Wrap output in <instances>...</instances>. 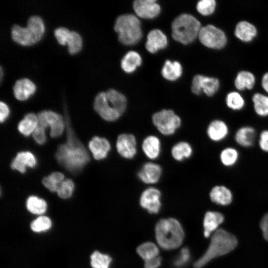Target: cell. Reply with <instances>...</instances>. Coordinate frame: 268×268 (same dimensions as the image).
<instances>
[{
	"instance_id": "cell-18",
	"label": "cell",
	"mask_w": 268,
	"mask_h": 268,
	"mask_svg": "<svg viewBox=\"0 0 268 268\" xmlns=\"http://www.w3.org/2000/svg\"><path fill=\"white\" fill-rule=\"evenodd\" d=\"M256 138V130L250 126L241 127L237 130L234 134L235 141L238 145L244 148L253 146Z\"/></svg>"
},
{
	"instance_id": "cell-32",
	"label": "cell",
	"mask_w": 268,
	"mask_h": 268,
	"mask_svg": "<svg viewBox=\"0 0 268 268\" xmlns=\"http://www.w3.org/2000/svg\"><path fill=\"white\" fill-rule=\"evenodd\" d=\"M255 78L254 75L248 71H241L239 72L235 80V85L236 88L240 90L245 89H252L255 84Z\"/></svg>"
},
{
	"instance_id": "cell-13",
	"label": "cell",
	"mask_w": 268,
	"mask_h": 268,
	"mask_svg": "<svg viewBox=\"0 0 268 268\" xmlns=\"http://www.w3.org/2000/svg\"><path fill=\"white\" fill-rule=\"evenodd\" d=\"M116 148L118 153L126 159H133L136 154V141L131 134H122L117 138Z\"/></svg>"
},
{
	"instance_id": "cell-47",
	"label": "cell",
	"mask_w": 268,
	"mask_h": 268,
	"mask_svg": "<svg viewBox=\"0 0 268 268\" xmlns=\"http://www.w3.org/2000/svg\"><path fill=\"white\" fill-rule=\"evenodd\" d=\"M161 263V258L159 256L144 261L145 268H158Z\"/></svg>"
},
{
	"instance_id": "cell-11",
	"label": "cell",
	"mask_w": 268,
	"mask_h": 268,
	"mask_svg": "<svg viewBox=\"0 0 268 268\" xmlns=\"http://www.w3.org/2000/svg\"><path fill=\"white\" fill-rule=\"evenodd\" d=\"M219 85L218 79L198 74L193 79L191 90L193 93L197 95L200 94L203 91L206 95L211 96L217 92Z\"/></svg>"
},
{
	"instance_id": "cell-44",
	"label": "cell",
	"mask_w": 268,
	"mask_h": 268,
	"mask_svg": "<svg viewBox=\"0 0 268 268\" xmlns=\"http://www.w3.org/2000/svg\"><path fill=\"white\" fill-rule=\"evenodd\" d=\"M34 140L39 144H44L46 140L45 129L39 125L32 134Z\"/></svg>"
},
{
	"instance_id": "cell-12",
	"label": "cell",
	"mask_w": 268,
	"mask_h": 268,
	"mask_svg": "<svg viewBox=\"0 0 268 268\" xmlns=\"http://www.w3.org/2000/svg\"><path fill=\"white\" fill-rule=\"evenodd\" d=\"M161 192L154 187L145 189L141 194L139 203L140 206L150 213H157L161 207Z\"/></svg>"
},
{
	"instance_id": "cell-43",
	"label": "cell",
	"mask_w": 268,
	"mask_h": 268,
	"mask_svg": "<svg viewBox=\"0 0 268 268\" xmlns=\"http://www.w3.org/2000/svg\"><path fill=\"white\" fill-rule=\"evenodd\" d=\"M70 33L67 28L61 27L55 30L54 35L59 44L64 46L67 45Z\"/></svg>"
},
{
	"instance_id": "cell-45",
	"label": "cell",
	"mask_w": 268,
	"mask_h": 268,
	"mask_svg": "<svg viewBox=\"0 0 268 268\" xmlns=\"http://www.w3.org/2000/svg\"><path fill=\"white\" fill-rule=\"evenodd\" d=\"M258 144L262 151L268 153V129L264 130L260 133Z\"/></svg>"
},
{
	"instance_id": "cell-5",
	"label": "cell",
	"mask_w": 268,
	"mask_h": 268,
	"mask_svg": "<svg viewBox=\"0 0 268 268\" xmlns=\"http://www.w3.org/2000/svg\"><path fill=\"white\" fill-rule=\"evenodd\" d=\"M45 25L39 16H31L28 20L27 26L14 25L11 30L12 40L16 43L29 46L36 44L42 38L45 32Z\"/></svg>"
},
{
	"instance_id": "cell-37",
	"label": "cell",
	"mask_w": 268,
	"mask_h": 268,
	"mask_svg": "<svg viewBox=\"0 0 268 268\" xmlns=\"http://www.w3.org/2000/svg\"><path fill=\"white\" fill-rule=\"evenodd\" d=\"M67 45L68 46V53L70 55L77 54L82 48L83 41L81 36L77 32L70 31Z\"/></svg>"
},
{
	"instance_id": "cell-49",
	"label": "cell",
	"mask_w": 268,
	"mask_h": 268,
	"mask_svg": "<svg viewBox=\"0 0 268 268\" xmlns=\"http://www.w3.org/2000/svg\"><path fill=\"white\" fill-rule=\"evenodd\" d=\"M262 85L265 91L268 93V72L264 75L262 78Z\"/></svg>"
},
{
	"instance_id": "cell-39",
	"label": "cell",
	"mask_w": 268,
	"mask_h": 268,
	"mask_svg": "<svg viewBox=\"0 0 268 268\" xmlns=\"http://www.w3.org/2000/svg\"><path fill=\"white\" fill-rule=\"evenodd\" d=\"M52 224V221L49 217L41 215L31 222L30 228L33 231L39 233L50 229Z\"/></svg>"
},
{
	"instance_id": "cell-36",
	"label": "cell",
	"mask_w": 268,
	"mask_h": 268,
	"mask_svg": "<svg viewBox=\"0 0 268 268\" xmlns=\"http://www.w3.org/2000/svg\"><path fill=\"white\" fill-rule=\"evenodd\" d=\"M112 258L108 255L94 251L90 256V264L92 268H109Z\"/></svg>"
},
{
	"instance_id": "cell-46",
	"label": "cell",
	"mask_w": 268,
	"mask_h": 268,
	"mask_svg": "<svg viewBox=\"0 0 268 268\" xmlns=\"http://www.w3.org/2000/svg\"><path fill=\"white\" fill-rule=\"evenodd\" d=\"M260 226L264 239L268 241V213L265 214L262 217Z\"/></svg>"
},
{
	"instance_id": "cell-15",
	"label": "cell",
	"mask_w": 268,
	"mask_h": 268,
	"mask_svg": "<svg viewBox=\"0 0 268 268\" xmlns=\"http://www.w3.org/2000/svg\"><path fill=\"white\" fill-rule=\"evenodd\" d=\"M229 128L228 124L221 119H215L211 121L206 129V134L208 138L214 142H220L228 136Z\"/></svg>"
},
{
	"instance_id": "cell-14",
	"label": "cell",
	"mask_w": 268,
	"mask_h": 268,
	"mask_svg": "<svg viewBox=\"0 0 268 268\" xmlns=\"http://www.w3.org/2000/svg\"><path fill=\"white\" fill-rule=\"evenodd\" d=\"M133 7L137 15L142 18H153L160 11V5L154 0H135Z\"/></svg>"
},
{
	"instance_id": "cell-42",
	"label": "cell",
	"mask_w": 268,
	"mask_h": 268,
	"mask_svg": "<svg viewBox=\"0 0 268 268\" xmlns=\"http://www.w3.org/2000/svg\"><path fill=\"white\" fill-rule=\"evenodd\" d=\"M191 254L187 248H183L174 261V266L178 268L185 266L190 261Z\"/></svg>"
},
{
	"instance_id": "cell-22",
	"label": "cell",
	"mask_w": 268,
	"mask_h": 268,
	"mask_svg": "<svg viewBox=\"0 0 268 268\" xmlns=\"http://www.w3.org/2000/svg\"><path fill=\"white\" fill-rule=\"evenodd\" d=\"M167 45V37L161 30L155 29L148 33L145 47L150 53H155L158 50L165 48Z\"/></svg>"
},
{
	"instance_id": "cell-29",
	"label": "cell",
	"mask_w": 268,
	"mask_h": 268,
	"mask_svg": "<svg viewBox=\"0 0 268 268\" xmlns=\"http://www.w3.org/2000/svg\"><path fill=\"white\" fill-rule=\"evenodd\" d=\"M162 75L165 79L173 81L177 79L182 73V67L177 61L166 60L161 71Z\"/></svg>"
},
{
	"instance_id": "cell-28",
	"label": "cell",
	"mask_w": 268,
	"mask_h": 268,
	"mask_svg": "<svg viewBox=\"0 0 268 268\" xmlns=\"http://www.w3.org/2000/svg\"><path fill=\"white\" fill-rule=\"evenodd\" d=\"M142 59L139 54L135 51L128 52L121 61V67L127 73H131L135 70L141 64Z\"/></svg>"
},
{
	"instance_id": "cell-27",
	"label": "cell",
	"mask_w": 268,
	"mask_h": 268,
	"mask_svg": "<svg viewBox=\"0 0 268 268\" xmlns=\"http://www.w3.org/2000/svg\"><path fill=\"white\" fill-rule=\"evenodd\" d=\"M38 126L37 115L33 113H28L20 121L18 125L19 132L23 135L27 136L33 134Z\"/></svg>"
},
{
	"instance_id": "cell-4",
	"label": "cell",
	"mask_w": 268,
	"mask_h": 268,
	"mask_svg": "<svg viewBox=\"0 0 268 268\" xmlns=\"http://www.w3.org/2000/svg\"><path fill=\"white\" fill-rule=\"evenodd\" d=\"M155 237L158 245L165 250H172L180 246L184 233L181 225L176 219L160 220L155 226Z\"/></svg>"
},
{
	"instance_id": "cell-24",
	"label": "cell",
	"mask_w": 268,
	"mask_h": 268,
	"mask_svg": "<svg viewBox=\"0 0 268 268\" xmlns=\"http://www.w3.org/2000/svg\"><path fill=\"white\" fill-rule=\"evenodd\" d=\"M142 149L145 155L150 159L158 157L161 151V142L155 135H150L146 137L142 143Z\"/></svg>"
},
{
	"instance_id": "cell-3",
	"label": "cell",
	"mask_w": 268,
	"mask_h": 268,
	"mask_svg": "<svg viewBox=\"0 0 268 268\" xmlns=\"http://www.w3.org/2000/svg\"><path fill=\"white\" fill-rule=\"evenodd\" d=\"M237 244V239L232 234L222 228L217 229L212 235L205 252L194 264V268H201L212 259L227 254Z\"/></svg>"
},
{
	"instance_id": "cell-10",
	"label": "cell",
	"mask_w": 268,
	"mask_h": 268,
	"mask_svg": "<svg viewBox=\"0 0 268 268\" xmlns=\"http://www.w3.org/2000/svg\"><path fill=\"white\" fill-rule=\"evenodd\" d=\"M38 125L46 129L50 127V135L52 137L61 135L66 128V122L60 114L49 110H45L38 113Z\"/></svg>"
},
{
	"instance_id": "cell-1",
	"label": "cell",
	"mask_w": 268,
	"mask_h": 268,
	"mask_svg": "<svg viewBox=\"0 0 268 268\" xmlns=\"http://www.w3.org/2000/svg\"><path fill=\"white\" fill-rule=\"evenodd\" d=\"M67 140L60 144L56 153L58 163L73 174L79 173L90 160L88 152L75 135L68 116L65 113Z\"/></svg>"
},
{
	"instance_id": "cell-16",
	"label": "cell",
	"mask_w": 268,
	"mask_h": 268,
	"mask_svg": "<svg viewBox=\"0 0 268 268\" xmlns=\"http://www.w3.org/2000/svg\"><path fill=\"white\" fill-rule=\"evenodd\" d=\"M161 166L153 162H146L137 173V176L142 182L151 184L158 182L162 175Z\"/></svg>"
},
{
	"instance_id": "cell-31",
	"label": "cell",
	"mask_w": 268,
	"mask_h": 268,
	"mask_svg": "<svg viewBox=\"0 0 268 268\" xmlns=\"http://www.w3.org/2000/svg\"><path fill=\"white\" fill-rule=\"evenodd\" d=\"M26 207L31 213L41 215L46 212L47 204L44 200L37 196H31L26 200Z\"/></svg>"
},
{
	"instance_id": "cell-30",
	"label": "cell",
	"mask_w": 268,
	"mask_h": 268,
	"mask_svg": "<svg viewBox=\"0 0 268 268\" xmlns=\"http://www.w3.org/2000/svg\"><path fill=\"white\" fill-rule=\"evenodd\" d=\"M193 151L192 147L190 143L186 141H180L172 147L171 154L175 160L181 161L190 158Z\"/></svg>"
},
{
	"instance_id": "cell-35",
	"label": "cell",
	"mask_w": 268,
	"mask_h": 268,
	"mask_svg": "<svg viewBox=\"0 0 268 268\" xmlns=\"http://www.w3.org/2000/svg\"><path fill=\"white\" fill-rule=\"evenodd\" d=\"M136 251L139 256L144 261L158 256L159 250L152 242H145L139 246Z\"/></svg>"
},
{
	"instance_id": "cell-40",
	"label": "cell",
	"mask_w": 268,
	"mask_h": 268,
	"mask_svg": "<svg viewBox=\"0 0 268 268\" xmlns=\"http://www.w3.org/2000/svg\"><path fill=\"white\" fill-rule=\"evenodd\" d=\"M74 189V184L69 179L65 180L59 186L57 191L58 196L63 199H68L72 196Z\"/></svg>"
},
{
	"instance_id": "cell-41",
	"label": "cell",
	"mask_w": 268,
	"mask_h": 268,
	"mask_svg": "<svg viewBox=\"0 0 268 268\" xmlns=\"http://www.w3.org/2000/svg\"><path fill=\"white\" fill-rule=\"evenodd\" d=\"M216 2L214 0H201L197 5V9L203 15L212 14L215 8Z\"/></svg>"
},
{
	"instance_id": "cell-19",
	"label": "cell",
	"mask_w": 268,
	"mask_h": 268,
	"mask_svg": "<svg viewBox=\"0 0 268 268\" xmlns=\"http://www.w3.org/2000/svg\"><path fill=\"white\" fill-rule=\"evenodd\" d=\"M36 90V86L34 83L26 78L17 80L13 87L14 96L19 101L27 100L35 92Z\"/></svg>"
},
{
	"instance_id": "cell-25",
	"label": "cell",
	"mask_w": 268,
	"mask_h": 268,
	"mask_svg": "<svg viewBox=\"0 0 268 268\" xmlns=\"http://www.w3.org/2000/svg\"><path fill=\"white\" fill-rule=\"evenodd\" d=\"M257 33L256 28L252 24L245 21L239 22L236 25L235 35L244 42L251 41Z\"/></svg>"
},
{
	"instance_id": "cell-34",
	"label": "cell",
	"mask_w": 268,
	"mask_h": 268,
	"mask_svg": "<svg viewBox=\"0 0 268 268\" xmlns=\"http://www.w3.org/2000/svg\"><path fill=\"white\" fill-rule=\"evenodd\" d=\"M64 174L60 172H54L42 180L43 185L52 192L57 191L60 184L65 180Z\"/></svg>"
},
{
	"instance_id": "cell-8",
	"label": "cell",
	"mask_w": 268,
	"mask_h": 268,
	"mask_svg": "<svg viewBox=\"0 0 268 268\" xmlns=\"http://www.w3.org/2000/svg\"><path fill=\"white\" fill-rule=\"evenodd\" d=\"M152 120L158 131L165 135L174 134L181 125L180 118L170 109H163L154 113Z\"/></svg>"
},
{
	"instance_id": "cell-48",
	"label": "cell",
	"mask_w": 268,
	"mask_h": 268,
	"mask_svg": "<svg viewBox=\"0 0 268 268\" xmlns=\"http://www.w3.org/2000/svg\"><path fill=\"white\" fill-rule=\"evenodd\" d=\"M9 114V109L7 104L1 101L0 103V121L4 122L8 118Z\"/></svg>"
},
{
	"instance_id": "cell-17",
	"label": "cell",
	"mask_w": 268,
	"mask_h": 268,
	"mask_svg": "<svg viewBox=\"0 0 268 268\" xmlns=\"http://www.w3.org/2000/svg\"><path fill=\"white\" fill-rule=\"evenodd\" d=\"M209 196L212 202L222 206L230 204L233 199L231 190L223 185L213 186L210 191Z\"/></svg>"
},
{
	"instance_id": "cell-33",
	"label": "cell",
	"mask_w": 268,
	"mask_h": 268,
	"mask_svg": "<svg viewBox=\"0 0 268 268\" xmlns=\"http://www.w3.org/2000/svg\"><path fill=\"white\" fill-rule=\"evenodd\" d=\"M255 113L260 117L268 116V96L260 93L255 94L252 98Z\"/></svg>"
},
{
	"instance_id": "cell-7",
	"label": "cell",
	"mask_w": 268,
	"mask_h": 268,
	"mask_svg": "<svg viewBox=\"0 0 268 268\" xmlns=\"http://www.w3.org/2000/svg\"><path fill=\"white\" fill-rule=\"evenodd\" d=\"M114 30L122 44L132 45L137 43L142 37L140 21L132 14L119 16L116 20Z\"/></svg>"
},
{
	"instance_id": "cell-9",
	"label": "cell",
	"mask_w": 268,
	"mask_h": 268,
	"mask_svg": "<svg viewBox=\"0 0 268 268\" xmlns=\"http://www.w3.org/2000/svg\"><path fill=\"white\" fill-rule=\"evenodd\" d=\"M199 38L205 46L216 49L223 48L226 44L224 33L213 25H207L201 28Z\"/></svg>"
},
{
	"instance_id": "cell-20",
	"label": "cell",
	"mask_w": 268,
	"mask_h": 268,
	"mask_svg": "<svg viewBox=\"0 0 268 268\" xmlns=\"http://www.w3.org/2000/svg\"><path fill=\"white\" fill-rule=\"evenodd\" d=\"M37 163L35 156L30 151H21L18 152L12 160L10 167L13 170L24 173L26 167H34Z\"/></svg>"
},
{
	"instance_id": "cell-38",
	"label": "cell",
	"mask_w": 268,
	"mask_h": 268,
	"mask_svg": "<svg viewBox=\"0 0 268 268\" xmlns=\"http://www.w3.org/2000/svg\"><path fill=\"white\" fill-rule=\"evenodd\" d=\"M226 104L230 109L234 111H239L243 108L245 105V101L239 93L231 92L227 95Z\"/></svg>"
},
{
	"instance_id": "cell-21",
	"label": "cell",
	"mask_w": 268,
	"mask_h": 268,
	"mask_svg": "<svg viewBox=\"0 0 268 268\" xmlns=\"http://www.w3.org/2000/svg\"><path fill=\"white\" fill-rule=\"evenodd\" d=\"M88 146L94 158L98 160L105 158L111 149V144L108 139L97 136L91 139Z\"/></svg>"
},
{
	"instance_id": "cell-2",
	"label": "cell",
	"mask_w": 268,
	"mask_h": 268,
	"mask_svg": "<svg viewBox=\"0 0 268 268\" xmlns=\"http://www.w3.org/2000/svg\"><path fill=\"white\" fill-rule=\"evenodd\" d=\"M127 99L121 93L113 89L101 92L95 97L93 107L95 111L105 121L114 122L124 113Z\"/></svg>"
},
{
	"instance_id": "cell-26",
	"label": "cell",
	"mask_w": 268,
	"mask_h": 268,
	"mask_svg": "<svg viewBox=\"0 0 268 268\" xmlns=\"http://www.w3.org/2000/svg\"><path fill=\"white\" fill-rule=\"evenodd\" d=\"M240 158L239 151L232 146H227L220 152L219 159L221 164L226 167L234 166Z\"/></svg>"
},
{
	"instance_id": "cell-23",
	"label": "cell",
	"mask_w": 268,
	"mask_h": 268,
	"mask_svg": "<svg viewBox=\"0 0 268 268\" xmlns=\"http://www.w3.org/2000/svg\"><path fill=\"white\" fill-rule=\"evenodd\" d=\"M224 220V215L221 213L214 211H207L204 215L203 222L204 237L207 238L213 232L216 231Z\"/></svg>"
},
{
	"instance_id": "cell-6",
	"label": "cell",
	"mask_w": 268,
	"mask_h": 268,
	"mask_svg": "<svg viewBox=\"0 0 268 268\" xmlns=\"http://www.w3.org/2000/svg\"><path fill=\"white\" fill-rule=\"evenodd\" d=\"M200 22L193 15L183 13L177 16L172 23V35L174 40L187 45L199 36Z\"/></svg>"
}]
</instances>
